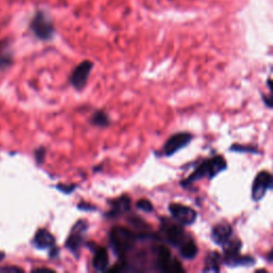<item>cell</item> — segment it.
Segmentation results:
<instances>
[{
	"label": "cell",
	"mask_w": 273,
	"mask_h": 273,
	"mask_svg": "<svg viewBox=\"0 0 273 273\" xmlns=\"http://www.w3.org/2000/svg\"><path fill=\"white\" fill-rule=\"evenodd\" d=\"M111 243L115 248V251L121 257H124L128 252H130L135 244L137 237L131 231L125 229V227H116L113 229L111 234Z\"/></svg>",
	"instance_id": "1"
},
{
	"label": "cell",
	"mask_w": 273,
	"mask_h": 273,
	"mask_svg": "<svg viewBox=\"0 0 273 273\" xmlns=\"http://www.w3.org/2000/svg\"><path fill=\"white\" fill-rule=\"evenodd\" d=\"M30 28L40 40H49L53 37L54 27L51 19L44 12H38L33 17Z\"/></svg>",
	"instance_id": "2"
},
{
	"label": "cell",
	"mask_w": 273,
	"mask_h": 273,
	"mask_svg": "<svg viewBox=\"0 0 273 273\" xmlns=\"http://www.w3.org/2000/svg\"><path fill=\"white\" fill-rule=\"evenodd\" d=\"M157 266L161 271L168 273L184 272V268L180 263L172 257L169 249L166 247H159L157 250Z\"/></svg>",
	"instance_id": "3"
},
{
	"label": "cell",
	"mask_w": 273,
	"mask_h": 273,
	"mask_svg": "<svg viewBox=\"0 0 273 273\" xmlns=\"http://www.w3.org/2000/svg\"><path fill=\"white\" fill-rule=\"evenodd\" d=\"M161 231L167 240L174 247L179 248L186 240H188L183 227L173 222L165 221L162 223Z\"/></svg>",
	"instance_id": "4"
},
{
	"label": "cell",
	"mask_w": 273,
	"mask_h": 273,
	"mask_svg": "<svg viewBox=\"0 0 273 273\" xmlns=\"http://www.w3.org/2000/svg\"><path fill=\"white\" fill-rule=\"evenodd\" d=\"M92 67L93 63L90 61H84L75 67L71 76V84L75 89L83 90L85 88Z\"/></svg>",
	"instance_id": "5"
},
{
	"label": "cell",
	"mask_w": 273,
	"mask_h": 273,
	"mask_svg": "<svg viewBox=\"0 0 273 273\" xmlns=\"http://www.w3.org/2000/svg\"><path fill=\"white\" fill-rule=\"evenodd\" d=\"M169 209H170V212L172 213L174 219L180 224L190 225L197 219V212L191 207L185 206V205L172 204V205H170Z\"/></svg>",
	"instance_id": "6"
},
{
	"label": "cell",
	"mask_w": 273,
	"mask_h": 273,
	"mask_svg": "<svg viewBox=\"0 0 273 273\" xmlns=\"http://www.w3.org/2000/svg\"><path fill=\"white\" fill-rule=\"evenodd\" d=\"M192 139V137L190 133L181 132V133H176L174 135L171 137V138L167 141L165 145V154L168 156H171L175 154L177 151L181 150L183 147L187 146Z\"/></svg>",
	"instance_id": "7"
},
{
	"label": "cell",
	"mask_w": 273,
	"mask_h": 273,
	"mask_svg": "<svg viewBox=\"0 0 273 273\" xmlns=\"http://www.w3.org/2000/svg\"><path fill=\"white\" fill-rule=\"evenodd\" d=\"M271 181L272 177L266 171H261V172L257 174L252 189V197L255 201H258L265 197L268 188L271 185Z\"/></svg>",
	"instance_id": "8"
},
{
	"label": "cell",
	"mask_w": 273,
	"mask_h": 273,
	"mask_svg": "<svg viewBox=\"0 0 273 273\" xmlns=\"http://www.w3.org/2000/svg\"><path fill=\"white\" fill-rule=\"evenodd\" d=\"M33 243L38 249H51L54 247V237L45 230H40L33 238Z\"/></svg>",
	"instance_id": "9"
},
{
	"label": "cell",
	"mask_w": 273,
	"mask_h": 273,
	"mask_svg": "<svg viewBox=\"0 0 273 273\" xmlns=\"http://www.w3.org/2000/svg\"><path fill=\"white\" fill-rule=\"evenodd\" d=\"M232 235V227L227 223H219L212 229V239L219 243L224 244Z\"/></svg>",
	"instance_id": "10"
},
{
	"label": "cell",
	"mask_w": 273,
	"mask_h": 273,
	"mask_svg": "<svg viewBox=\"0 0 273 273\" xmlns=\"http://www.w3.org/2000/svg\"><path fill=\"white\" fill-rule=\"evenodd\" d=\"M109 265V256L104 248H98L94 254L93 258V267L96 271L104 272L108 269Z\"/></svg>",
	"instance_id": "11"
},
{
	"label": "cell",
	"mask_w": 273,
	"mask_h": 273,
	"mask_svg": "<svg viewBox=\"0 0 273 273\" xmlns=\"http://www.w3.org/2000/svg\"><path fill=\"white\" fill-rule=\"evenodd\" d=\"M207 163H208V177L210 178L222 172V171L226 168L225 159L221 156H217L210 159V160L207 161Z\"/></svg>",
	"instance_id": "12"
},
{
	"label": "cell",
	"mask_w": 273,
	"mask_h": 273,
	"mask_svg": "<svg viewBox=\"0 0 273 273\" xmlns=\"http://www.w3.org/2000/svg\"><path fill=\"white\" fill-rule=\"evenodd\" d=\"M179 252H180V255L184 258L192 259V258H195L196 255L198 254V247L195 242H193V240L188 239V240H186L179 247Z\"/></svg>",
	"instance_id": "13"
},
{
	"label": "cell",
	"mask_w": 273,
	"mask_h": 273,
	"mask_svg": "<svg viewBox=\"0 0 273 273\" xmlns=\"http://www.w3.org/2000/svg\"><path fill=\"white\" fill-rule=\"evenodd\" d=\"M204 176H208V163L207 161H205L203 162L196 171L195 172H193L189 178L187 179V183L190 184L192 183V181H195V180H198V179H201L202 177Z\"/></svg>",
	"instance_id": "14"
},
{
	"label": "cell",
	"mask_w": 273,
	"mask_h": 273,
	"mask_svg": "<svg viewBox=\"0 0 273 273\" xmlns=\"http://www.w3.org/2000/svg\"><path fill=\"white\" fill-rule=\"evenodd\" d=\"M81 230L83 229L79 230L78 233H76V232L72 233V235L70 236V238H68V240L66 242L67 248L70 249V250H72L73 252H75L77 249H79V247H80V244L83 242V236L80 235V231Z\"/></svg>",
	"instance_id": "15"
},
{
	"label": "cell",
	"mask_w": 273,
	"mask_h": 273,
	"mask_svg": "<svg viewBox=\"0 0 273 273\" xmlns=\"http://www.w3.org/2000/svg\"><path fill=\"white\" fill-rule=\"evenodd\" d=\"M11 63V53L7 43L0 44V66H7Z\"/></svg>",
	"instance_id": "16"
},
{
	"label": "cell",
	"mask_w": 273,
	"mask_h": 273,
	"mask_svg": "<svg viewBox=\"0 0 273 273\" xmlns=\"http://www.w3.org/2000/svg\"><path fill=\"white\" fill-rule=\"evenodd\" d=\"M92 122H93V124L96 125V126L106 127L109 125V118L105 112L97 111L92 118Z\"/></svg>",
	"instance_id": "17"
},
{
	"label": "cell",
	"mask_w": 273,
	"mask_h": 273,
	"mask_svg": "<svg viewBox=\"0 0 273 273\" xmlns=\"http://www.w3.org/2000/svg\"><path fill=\"white\" fill-rule=\"evenodd\" d=\"M205 271H211V272L219 271V255L217 253H212L209 255Z\"/></svg>",
	"instance_id": "18"
},
{
	"label": "cell",
	"mask_w": 273,
	"mask_h": 273,
	"mask_svg": "<svg viewBox=\"0 0 273 273\" xmlns=\"http://www.w3.org/2000/svg\"><path fill=\"white\" fill-rule=\"evenodd\" d=\"M137 207L146 212H151L154 209L152 203L149 200H145V199L139 200L138 202H137Z\"/></svg>",
	"instance_id": "19"
},
{
	"label": "cell",
	"mask_w": 273,
	"mask_h": 273,
	"mask_svg": "<svg viewBox=\"0 0 273 273\" xmlns=\"http://www.w3.org/2000/svg\"><path fill=\"white\" fill-rule=\"evenodd\" d=\"M0 272H22V269L18 268V267H5V268H0Z\"/></svg>",
	"instance_id": "20"
},
{
	"label": "cell",
	"mask_w": 273,
	"mask_h": 273,
	"mask_svg": "<svg viewBox=\"0 0 273 273\" xmlns=\"http://www.w3.org/2000/svg\"><path fill=\"white\" fill-rule=\"evenodd\" d=\"M36 156H37V160L39 162H42L44 160V157H45V151H44V149H40V151L37 152V155Z\"/></svg>",
	"instance_id": "21"
},
{
	"label": "cell",
	"mask_w": 273,
	"mask_h": 273,
	"mask_svg": "<svg viewBox=\"0 0 273 273\" xmlns=\"http://www.w3.org/2000/svg\"><path fill=\"white\" fill-rule=\"evenodd\" d=\"M264 100H265V102H266V105H267V106H269V107H273V93H272V95H270V96H266V97H264Z\"/></svg>",
	"instance_id": "22"
},
{
	"label": "cell",
	"mask_w": 273,
	"mask_h": 273,
	"mask_svg": "<svg viewBox=\"0 0 273 273\" xmlns=\"http://www.w3.org/2000/svg\"><path fill=\"white\" fill-rule=\"evenodd\" d=\"M36 272H42V271H45V272H52V270L48 269V268H39V269H36L34 270Z\"/></svg>",
	"instance_id": "23"
},
{
	"label": "cell",
	"mask_w": 273,
	"mask_h": 273,
	"mask_svg": "<svg viewBox=\"0 0 273 273\" xmlns=\"http://www.w3.org/2000/svg\"><path fill=\"white\" fill-rule=\"evenodd\" d=\"M268 86H269L270 90L272 91V93H273V80H269V81H268Z\"/></svg>",
	"instance_id": "24"
},
{
	"label": "cell",
	"mask_w": 273,
	"mask_h": 273,
	"mask_svg": "<svg viewBox=\"0 0 273 273\" xmlns=\"http://www.w3.org/2000/svg\"><path fill=\"white\" fill-rule=\"evenodd\" d=\"M4 257H5V254H4V253H2V252H0V260H2Z\"/></svg>",
	"instance_id": "25"
}]
</instances>
